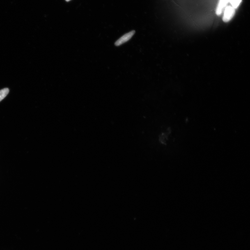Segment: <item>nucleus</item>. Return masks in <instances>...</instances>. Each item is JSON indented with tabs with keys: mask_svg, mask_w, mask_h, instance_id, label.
Returning a JSON list of instances; mask_svg holds the SVG:
<instances>
[{
	"mask_svg": "<svg viewBox=\"0 0 250 250\" xmlns=\"http://www.w3.org/2000/svg\"><path fill=\"white\" fill-rule=\"evenodd\" d=\"M235 13V9L233 7L228 6L225 9L223 20L224 22H227L231 20Z\"/></svg>",
	"mask_w": 250,
	"mask_h": 250,
	"instance_id": "1",
	"label": "nucleus"
},
{
	"mask_svg": "<svg viewBox=\"0 0 250 250\" xmlns=\"http://www.w3.org/2000/svg\"><path fill=\"white\" fill-rule=\"evenodd\" d=\"M135 33V31L132 30L130 32L126 33L116 41L115 43V45L118 46L128 41L132 38Z\"/></svg>",
	"mask_w": 250,
	"mask_h": 250,
	"instance_id": "2",
	"label": "nucleus"
},
{
	"mask_svg": "<svg viewBox=\"0 0 250 250\" xmlns=\"http://www.w3.org/2000/svg\"><path fill=\"white\" fill-rule=\"evenodd\" d=\"M230 0H220L216 9V13L218 15H221L223 10Z\"/></svg>",
	"mask_w": 250,
	"mask_h": 250,
	"instance_id": "3",
	"label": "nucleus"
},
{
	"mask_svg": "<svg viewBox=\"0 0 250 250\" xmlns=\"http://www.w3.org/2000/svg\"><path fill=\"white\" fill-rule=\"evenodd\" d=\"M9 93V89L8 88L3 89L0 90V102L3 100Z\"/></svg>",
	"mask_w": 250,
	"mask_h": 250,
	"instance_id": "4",
	"label": "nucleus"
},
{
	"mask_svg": "<svg viewBox=\"0 0 250 250\" xmlns=\"http://www.w3.org/2000/svg\"><path fill=\"white\" fill-rule=\"evenodd\" d=\"M242 0H230V3L232 6L235 9L236 8L238 7L239 5L242 2Z\"/></svg>",
	"mask_w": 250,
	"mask_h": 250,
	"instance_id": "5",
	"label": "nucleus"
},
{
	"mask_svg": "<svg viewBox=\"0 0 250 250\" xmlns=\"http://www.w3.org/2000/svg\"><path fill=\"white\" fill-rule=\"evenodd\" d=\"M66 1H70V0H66Z\"/></svg>",
	"mask_w": 250,
	"mask_h": 250,
	"instance_id": "6",
	"label": "nucleus"
}]
</instances>
